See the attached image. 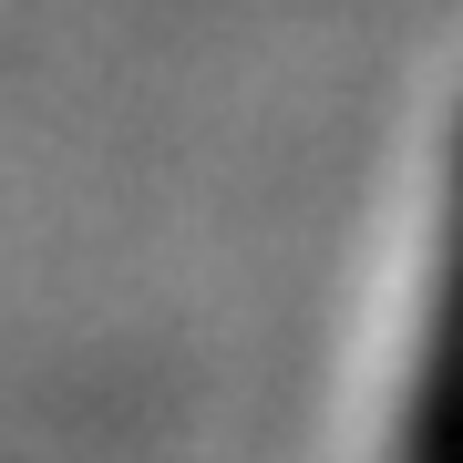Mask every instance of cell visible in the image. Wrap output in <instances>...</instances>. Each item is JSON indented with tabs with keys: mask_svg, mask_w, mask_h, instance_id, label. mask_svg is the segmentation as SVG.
<instances>
[{
	"mask_svg": "<svg viewBox=\"0 0 463 463\" xmlns=\"http://www.w3.org/2000/svg\"><path fill=\"white\" fill-rule=\"evenodd\" d=\"M402 463H463V175H453V227H443L422 361H412V392H402Z\"/></svg>",
	"mask_w": 463,
	"mask_h": 463,
	"instance_id": "6da1fadb",
	"label": "cell"
}]
</instances>
